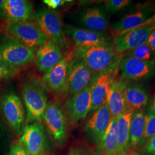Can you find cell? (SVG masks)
I'll use <instances>...</instances> for the list:
<instances>
[{
  "instance_id": "obj_1",
  "label": "cell",
  "mask_w": 155,
  "mask_h": 155,
  "mask_svg": "<svg viewBox=\"0 0 155 155\" xmlns=\"http://www.w3.org/2000/svg\"><path fill=\"white\" fill-rule=\"evenodd\" d=\"M74 56L89 68L96 76L115 72L123 59L112 45H98L88 48H75Z\"/></svg>"
},
{
  "instance_id": "obj_2",
  "label": "cell",
  "mask_w": 155,
  "mask_h": 155,
  "mask_svg": "<svg viewBox=\"0 0 155 155\" xmlns=\"http://www.w3.org/2000/svg\"><path fill=\"white\" fill-rule=\"evenodd\" d=\"M22 96L27 110V123L43 121V116L47 105V95L41 81L31 78L24 84Z\"/></svg>"
},
{
  "instance_id": "obj_3",
  "label": "cell",
  "mask_w": 155,
  "mask_h": 155,
  "mask_svg": "<svg viewBox=\"0 0 155 155\" xmlns=\"http://www.w3.org/2000/svg\"><path fill=\"white\" fill-rule=\"evenodd\" d=\"M34 18L48 40L58 45L61 49L69 46L61 17L57 12L50 8H42L35 12Z\"/></svg>"
},
{
  "instance_id": "obj_4",
  "label": "cell",
  "mask_w": 155,
  "mask_h": 155,
  "mask_svg": "<svg viewBox=\"0 0 155 155\" xmlns=\"http://www.w3.org/2000/svg\"><path fill=\"white\" fill-rule=\"evenodd\" d=\"M9 39L32 48L38 49L45 44L48 39L38 25L31 21H7L4 28Z\"/></svg>"
},
{
  "instance_id": "obj_5",
  "label": "cell",
  "mask_w": 155,
  "mask_h": 155,
  "mask_svg": "<svg viewBox=\"0 0 155 155\" xmlns=\"http://www.w3.org/2000/svg\"><path fill=\"white\" fill-rule=\"evenodd\" d=\"M0 109L8 125L17 136L22 134L24 122V109L18 95L12 90L0 98Z\"/></svg>"
},
{
  "instance_id": "obj_6",
  "label": "cell",
  "mask_w": 155,
  "mask_h": 155,
  "mask_svg": "<svg viewBox=\"0 0 155 155\" xmlns=\"http://www.w3.org/2000/svg\"><path fill=\"white\" fill-rule=\"evenodd\" d=\"M97 76L82 61L74 56L70 61L65 94L70 97L90 86Z\"/></svg>"
},
{
  "instance_id": "obj_7",
  "label": "cell",
  "mask_w": 155,
  "mask_h": 155,
  "mask_svg": "<svg viewBox=\"0 0 155 155\" xmlns=\"http://www.w3.org/2000/svg\"><path fill=\"white\" fill-rule=\"evenodd\" d=\"M37 50L9 38L0 44V52L3 61L17 68L27 65L32 61Z\"/></svg>"
},
{
  "instance_id": "obj_8",
  "label": "cell",
  "mask_w": 155,
  "mask_h": 155,
  "mask_svg": "<svg viewBox=\"0 0 155 155\" xmlns=\"http://www.w3.org/2000/svg\"><path fill=\"white\" fill-rule=\"evenodd\" d=\"M74 56V50L67 54L55 66L45 73L41 78L45 89L56 94H64L70 61Z\"/></svg>"
},
{
  "instance_id": "obj_9",
  "label": "cell",
  "mask_w": 155,
  "mask_h": 155,
  "mask_svg": "<svg viewBox=\"0 0 155 155\" xmlns=\"http://www.w3.org/2000/svg\"><path fill=\"white\" fill-rule=\"evenodd\" d=\"M119 67L120 79L127 81L147 79L155 75V60L141 61L125 56Z\"/></svg>"
},
{
  "instance_id": "obj_10",
  "label": "cell",
  "mask_w": 155,
  "mask_h": 155,
  "mask_svg": "<svg viewBox=\"0 0 155 155\" xmlns=\"http://www.w3.org/2000/svg\"><path fill=\"white\" fill-rule=\"evenodd\" d=\"M67 36L72 40L76 48H88L98 45H111L110 39L104 32L78 28L70 25L64 27Z\"/></svg>"
},
{
  "instance_id": "obj_11",
  "label": "cell",
  "mask_w": 155,
  "mask_h": 155,
  "mask_svg": "<svg viewBox=\"0 0 155 155\" xmlns=\"http://www.w3.org/2000/svg\"><path fill=\"white\" fill-rule=\"evenodd\" d=\"M19 143L29 155H43L46 146L45 127L39 122L27 124L23 128Z\"/></svg>"
},
{
  "instance_id": "obj_12",
  "label": "cell",
  "mask_w": 155,
  "mask_h": 155,
  "mask_svg": "<svg viewBox=\"0 0 155 155\" xmlns=\"http://www.w3.org/2000/svg\"><path fill=\"white\" fill-rule=\"evenodd\" d=\"M43 121L52 138L58 143H62L66 133V120L60 106L51 101L48 102Z\"/></svg>"
},
{
  "instance_id": "obj_13",
  "label": "cell",
  "mask_w": 155,
  "mask_h": 155,
  "mask_svg": "<svg viewBox=\"0 0 155 155\" xmlns=\"http://www.w3.org/2000/svg\"><path fill=\"white\" fill-rule=\"evenodd\" d=\"M90 87L70 97L66 102V113L71 124H75L86 118L91 110Z\"/></svg>"
},
{
  "instance_id": "obj_14",
  "label": "cell",
  "mask_w": 155,
  "mask_h": 155,
  "mask_svg": "<svg viewBox=\"0 0 155 155\" xmlns=\"http://www.w3.org/2000/svg\"><path fill=\"white\" fill-rule=\"evenodd\" d=\"M155 28V25H147L117 35L114 49L118 53L122 54L147 43L150 33Z\"/></svg>"
},
{
  "instance_id": "obj_15",
  "label": "cell",
  "mask_w": 155,
  "mask_h": 155,
  "mask_svg": "<svg viewBox=\"0 0 155 155\" xmlns=\"http://www.w3.org/2000/svg\"><path fill=\"white\" fill-rule=\"evenodd\" d=\"M111 116L107 104L105 102L95 111L87 122L84 131L91 141L98 144L109 127Z\"/></svg>"
},
{
  "instance_id": "obj_16",
  "label": "cell",
  "mask_w": 155,
  "mask_h": 155,
  "mask_svg": "<svg viewBox=\"0 0 155 155\" xmlns=\"http://www.w3.org/2000/svg\"><path fill=\"white\" fill-rule=\"evenodd\" d=\"M63 57L61 48L48 40L36 51L35 56V66L40 72L46 73L61 61Z\"/></svg>"
},
{
  "instance_id": "obj_17",
  "label": "cell",
  "mask_w": 155,
  "mask_h": 155,
  "mask_svg": "<svg viewBox=\"0 0 155 155\" xmlns=\"http://www.w3.org/2000/svg\"><path fill=\"white\" fill-rule=\"evenodd\" d=\"M116 77L111 83L106 101L110 111L111 118H117L126 110L125 93L127 81L121 79L116 81Z\"/></svg>"
},
{
  "instance_id": "obj_18",
  "label": "cell",
  "mask_w": 155,
  "mask_h": 155,
  "mask_svg": "<svg viewBox=\"0 0 155 155\" xmlns=\"http://www.w3.org/2000/svg\"><path fill=\"white\" fill-rule=\"evenodd\" d=\"M117 71L100 75L94 78L90 86L92 102L91 111L97 110L105 102L111 83L114 78L116 76Z\"/></svg>"
},
{
  "instance_id": "obj_19",
  "label": "cell",
  "mask_w": 155,
  "mask_h": 155,
  "mask_svg": "<svg viewBox=\"0 0 155 155\" xmlns=\"http://www.w3.org/2000/svg\"><path fill=\"white\" fill-rule=\"evenodd\" d=\"M80 22L87 29L104 32L109 28V21L104 8L94 6L83 11L80 16Z\"/></svg>"
},
{
  "instance_id": "obj_20",
  "label": "cell",
  "mask_w": 155,
  "mask_h": 155,
  "mask_svg": "<svg viewBox=\"0 0 155 155\" xmlns=\"http://www.w3.org/2000/svg\"><path fill=\"white\" fill-rule=\"evenodd\" d=\"M4 10L8 21H27L32 15L33 7L27 0H4Z\"/></svg>"
},
{
  "instance_id": "obj_21",
  "label": "cell",
  "mask_w": 155,
  "mask_h": 155,
  "mask_svg": "<svg viewBox=\"0 0 155 155\" xmlns=\"http://www.w3.org/2000/svg\"><path fill=\"white\" fill-rule=\"evenodd\" d=\"M126 110L134 113L143 109L149 102V95L144 86L138 83L127 84L125 89Z\"/></svg>"
},
{
  "instance_id": "obj_22",
  "label": "cell",
  "mask_w": 155,
  "mask_h": 155,
  "mask_svg": "<svg viewBox=\"0 0 155 155\" xmlns=\"http://www.w3.org/2000/svg\"><path fill=\"white\" fill-rule=\"evenodd\" d=\"M153 12L145 8L132 13L123 17L112 25V29L116 32V35L125 33L128 31L140 27L152 16Z\"/></svg>"
},
{
  "instance_id": "obj_23",
  "label": "cell",
  "mask_w": 155,
  "mask_h": 155,
  "mask_svg": "<svg viewBox=\"0 0 155 155\" xmlns=\"http://www.w3.org/2000/svg\"><path fill=\"white\" fill-rule=\"evenodd\" d=\"M133 113L126 110L116 118L119 155H132L129 147V136L130 121Z\"/></svg>"
},
{
  "instance_id": "obj_24",
  "label": "cell",
  "mask_w": 155,
  "mask_h": 155,
  "mask_svg": "<svg viewBox=\"0 0 155 155\" xmlns=\"http://www.w3.org/2000/svg\"><path fill=\"white\" fill-rule=\"evenodd\" d=\"M116 118H112L105 133L98 144L96 155H119Z\"/></svg>"
},
{
  "instance_id": "obj_25",
  "label": "cell",
  "mask_w": 155,
  "mask_h": 155,
  "mask_svg": "<svg viewBox=\"0 0 155 155\" xmlns=\"http://www.w3.org/2000/svg\"><path fill=\"white\" fill-rule=\"evenodd\" d=\"M145 112L144 109L136 111L133 114L130 125L129 147L136 148L141 143L145 129Z\"/></svg>"
},
{
  "instance_id": "obj_26",
  "label": "cell",
  "mask_w": 155,
  "mask_h": 155,
  "mask_svg": "<svg viewBox=\"0 0 155 155\" xmlns=\"http://www.w3.org/2000/svg\"><path fill=\"white\" fill-rule=\"evenodd\" d=\"M125 55L141 61L155 60V51L146 43L126 52Z\"/></svg>"
},
{
  "instance_id": "obj_27",
  "label": "cell",
  "mask_w": 155,
  "mask_h": 155,
  "mask_svg": "<svg viewBox=\"0 0 155 155\" xmlns=\"http://www.w3.org/2000/svg\"><path fill=\"white\" fill-rule=\"evenodd\" d=\"M155 136V114L150 106L145 112L144 136L141 141L143 144Z\"/></svg>"
},
{
  "instance_id": "obj_28",
  "label": "cell",
  "mask_w": 155,
  "mask_h": 155,
  "mask_svg": "<svg viewBox=\"0 0 155 155\" xmlns=\"http://www.w3.org/2000/svg\"><path fill=\"white\" fill-rule=\"evenodd\" d=\"M132 4L130 0H109L105 1V10L110 13L122 11Z\"/></svg>"
},
{
  "instance_id": "obj_29",
  "label": "cell",
  "mask_w": 155,
  "mask_h": 155,
  "mask_svg": "<svg viewBox=\"0 0 155 155\" xmlns=\"http://www.w3.org/2000/svg\"><path fill=\"white\" fill-rule=\"evenodd\" d=\"M9 147V137L8 129L0 117V155H2Z\"/></svg>"
},
{
  "instance_id": "obj_30",
  "label": "cell",
  "mask_w": 155,
  "mask_h": 155,
  "mask_svg": "<svg viewBox=\"0 0 155 155\" xmlns=\"http://www.w3.org/2000/svg\"><path fill=\"white\" fill-rule=\"evenodd\" d=\"M18 72L17 67L12 66L4 61H0V79L13 77Z\"/></svg>"
},
{
  "instance_id": "obj_31",
  "label": "cell",
  "mask_w": 155,
  "mask_h": 155,
  "mask_svg": "<svg viewBox=\"0 0 155 155\" xmlns=\"http://www.w3.org/2000/svg\"><path fill=\"white\" fill-rule=\"evenodd\" d=\"M8 155H29L27 152L19 143L12 145Z\"/></svg>"
},
{
  "instance_id": "obj_32",
  "label": "cell",
  "mask_w": 155,
  "mask_h": 155,
  "mask_svg": "<svg viewBox=\"0 0 155 155\" xmlns=\"http://www.w3.org/2000/svg\"><path fill=\"white\" fill-rule=\"evenodd\" d=\"M67 2H71V0H45L43 2L48 6L50 9H55L64 5Z\"/></svg>"
},
{
  "instance_id": "obj_33",
  "label": "cell",
  "mask_w": 155,
  "mask_h": 155,
  "mask_svg": "<svg viewBox=\"0 0 155 155\" xmlns=\"http://www.w3.org/2000/svg\"><path fill=\"white\" fill-rule=\"evenodd\" d=\"M145 151L150 155H155V136L150 139Z\"/></svg>"
},
{
  "instance_id": "obj_34",
  "label": "cell",
  "mask_w": 155,
  "mask_h": 155,
  "mask_svg": "<svg viewBox=\"0 0 155 155\" xmlns=\"http://www.w3.org/2000/svg\"><path fill=\"white\" fill-rule=\"evenodd\" d=\"M147 45L155 51V28L152 31L147 41Z\"/></svg>"
},
{
  "instance_id": "obj_35",
  "label": "cell",
  "mask_w": 155,
  "mask_h": 155,
  "mask_svg": "<svg viewBox=\"0 0 155 155\" xmlns=\"http://www.w3.org/2000/svg\"><path fill=\"white\" fill-rule=\"evenodd\" d=\"M147 25H155V14H154L153 15H152V16L150 17L147 21H146L145 22L143 23L140 27H143V26Z\"/></svg>"
},
{
  "instance_id": "obj_36",
  "label": "cell",
  "mask_w": 155,
  "mask_h": 155,
  "mask_svg": "<svg viewBox=\"0 0 155 155\" xmlns=\"http://www.w3.org/2000/svg\"><path fill=\"white\" fill-rule=\"evenodd\" d=\"M5 17L4 10V0H0V18Z\"/></svg>"
},
{
  "instance_id": "obj_37",
  "label": "cell",
  "mask_w": 155,
  "mask_h": 155,
  "mask_svg": "<svg viewBox=\"0 0 155 155\" xmlns=\"http://www.w3.org/2000/svg\"><path fill=\"white\" fill-rule=\"evenodd\" d=\"M151 106V108L152 109L153 111L154 112V113L155 114V96L153 97V100H152V105Z\"/></svg>"
},
{
  "instance_id": "obj_38",
  "label": "cell",
  "mask_w": 155,
  "mask_h": 155,
  "mask_svg": "<svg viewBox=\"0 0 155 155\" xmlns=\"http://www.w3.org/2000/svg\"><path fill=\"white\" fill-rule=\"evenodd\" d=\"M3 61V60H2V57L1 54V52H0V61Z\"/></svg>"
},
{
  "instance_id": "obj_39",
  "label": "cell",
  "mask_w": 155,
  "mask_h": 155,
  "mask_svg": "<svg viewBox=\"0 0 155 155\" xmlns=\"http://www.w3.org/2000/svg\"><path fill=\"white\" fill-rule=\"evenodd\" d=\"M68 155H74V153L73 152H71Z\"/></svg>"
},
{
  "instance_id": "obj_40",
  "label": "cell",
  "mask_w": 155,
  "mask_h": 155,
  "mask_svg": "<svg viewBox=\"0 0 155 155\" xmlns=\"http://www.w3.org/2000/svg\"><path fill=\"white\" fill-rule=\"evenodd\" d=\"M74 155H79V154H75V153H74Z\"/></svg>"
},
{
  "instance_id": "obj_41",
  "label": "cell",
  "mask_w": 155,
  "mask_h": 155,
  "mask_svg": "<svg viewBox=\"0 0 155 155\" xmlns=\"http://www.w3.org/2000/svg\"><path fill=\"white\" fill-rule=\"evenodd\" d=\"M0 81H1V79H0Z\"/></svg>"
},
{
  "instance_id": "obj_42",
  "label": "cell",
  "mask_w": 155,
  "mask_h": 155,
  "mask_svg": "<svg viewBox=\"0 0 155 155\" xmlns=\"http://www.w3.org/2000/svg\"></svg>"
}]
</instances>
